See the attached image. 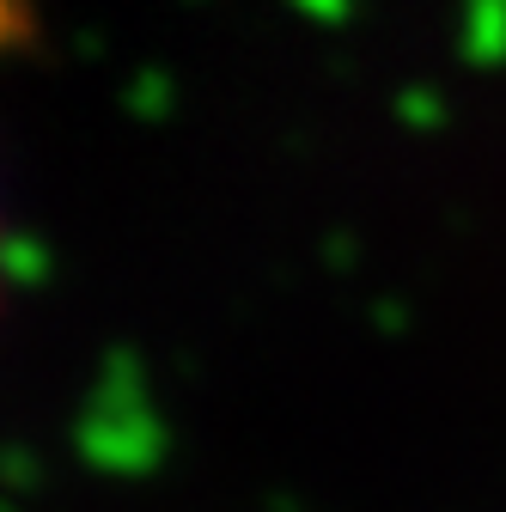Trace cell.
<instances>
[{
	"label": "cell",
	"instance_id": "cell-1",
	"mask_svg": "<svg viewBox=\"0 0 506 512\" xmlns=\"http://www.w3.org/2000/svg\"><path fill=\"white\" fill-rule=\"evenodd\" d=\"M19 31H25V0H0V49L19 43Z\"/></svg>",
	"mask_w": 506,
	"mask_h": 512
}]
</instances>
